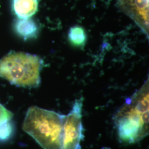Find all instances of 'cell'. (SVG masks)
Wrapping results in <instances>:
<instances>
[{
	"label": "cell",
	"mask_w": 149,
	"mask_h": 149,
	"mask_svg": "<svg viewBox=\"0 0 149 149\" xmlns=\"http://www.w3.org/2000/svg\"><path fill=\"white\" fill-rule=\"evenodd\" d=\"M118 138L135 144L149 134V82L146 81L118 111L113 118Z\"/></svg>",
	"instance_id": "6da1fadb"
},
{
	"label": "cell",
	"mask_w": 149,
	"mask_h": 149,
	"mask_svg": "<svg viewBox=\"0 0 149 149\" xmlns=\"http://www.w3.org/2000/svg\"><path fill=\"white\" fill-rule=\"evenodd\" d=\"M66 115L37 106L30 107L23 129L44 149H62Z\"/></svg>",
	"instance_id": "7a4b0ae2"
},
{
	"label": "cell",
	"mask_w": 149,
	"mask_h": 149,
	"mask_svg": "<svg viewBox=\"0 0 149 149\" xmlns=\"http://www.w3.org/2000/svg\"><path fill=\"white\" fill-rule=\"evenodd\" d=\"M43 64L36 55L12 51L0 59V77L17 86L37 87Z\"/></svg>",
	"instance_id": "3957f363"
},
{
	"label": "cell",
	"mask_w": 149,
	"mask_h": 149,
	"mask_svg": "<svg viewBox=\"0 0 149 149\" xmlns=\"http://www.w3.org/2000/svg\"><path fill=\"white\" fill-rule=\"evenodd\" d=\"M83 98L74 101L64 123L62 149H81V142L84 138L82 125Z\"/></svg>",
	"instance_id": "277c9868"
},
{
	"label": "cell",
	"mask_w": 149,
	"mask_h": 149,
	"mask_svg": "<svg viewBox=\"0 0 149 149\" xmlns=\"http://www.w3.org/2000/svg\"><path fill=\"white\" fill-rule=\"evenodd\" d=\"M120 8L149 34V0H117Z\"/></svg>",
	"instance_id": "5b68a950"
},
{
	"label": "cell",
	"mask_w": 149,
	"mask_h": 149,
	"mask_svg": "<svg viewBox=\"0 0 149 149\" xmlns=\"http://www.w3.org/2000/svg\"><path fill=\"white\" fill-rule=\"evenodd\" d=\"M12 10L18 18L27 19L34 15L38 9V0H12Z\"/></svg>",
	"instance_id": "8992f818"
},
{
	"label": "cell",
	"mask_w": 149,
	"mask_h": 149,
	"mask_svg": "<svg viewBox=\"0 0 149 149\" xmlns=\"http://www.w3.org/2000/svg\"><path fill=\"white\" fill-rule=\"evenodd\" d=\"M13 31L24 40L37 37L38 28L36 22L30 18H17L13 23Z\"/></svg>",
	"instance_id": "52a82bcc"
},
{
	"label": "cell",
	"mask_w": 149,
	"mask_h": 149,
	"mask_svg": "<svg viewBox=\"0 0 149 149\" xmlns=\"http://www.w3.org/2000/svg\"><path fill=\"white\" fill-rule=\"evenodd\" d=\"M13 114L10 111L0 104V139L8 138L12 132L11 120Z\"/></svg>",
	"instance_id": "ba28073f"
},
{
	"label": "cell",
	"mask_w": 149,
	"mask_h": 149,
	"mask_svg": "<svg viewBox=\"0 0 149 149\" xmlns=\"http://www.w3.org/2000/svg\"><path fill=\"white\" fill-rule=\"evenodd\" d=\"M68 38L72 44L77 47H81L85 43L86 34L84 28L79 26H74L70 28Z\"/></svg>",
	"instance_id": "9c48e42d"
}]
</instances>
